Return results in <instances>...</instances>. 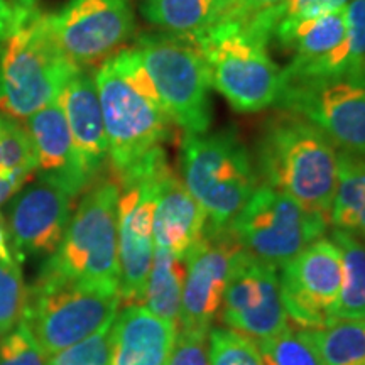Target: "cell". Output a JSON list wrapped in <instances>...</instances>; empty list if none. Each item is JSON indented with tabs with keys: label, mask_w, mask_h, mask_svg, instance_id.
<instances>
[{
	"label": "cell",
	"mask_w": 365,
	"mask_h": 365,
	"mask_svg": "<svg viewBox=\"0 0 365 365\" xmlns=\"http://www.w3.org/2000/svg\"><path fill=\"white\" fill-rule=\"evenodd\" d=\"M186 261L164 249H156L143 303L150 313L180 325Z\"/></svg>",
	"instance_id": "obj_23"
},
{
	"label": "cell",
	"mask_w": 365,
	"mask_h": 365,
	"mask_svg": "<svg viewBox=\"0 0 365 365\" xmlns=\"http://www.w3.org/2000/svg\"><path fill=\"white\" fill-rule=\"evenodd\" d=\"M112 323L100 331L93 333L88 339L51 355L48 365H108Z\"/></svg>",
	"instance_id": "obj_30"
},
{
	"label": "cell",
	"mask_w": 365,
	"mask_h": 365,
	"mask_svg": "<svg viewBox=\"0 0 365 365\" xmlns=\"http://www.w3.org/2000/svg\"><path fill=\"white\" fill-rule=\"evenodd\" d=\"M58 103L65 112L81 166L93 182L108 159L102 105L93 76L83 70L76 71L59 93Z\"/></svg>",
	"instance_id": "obj_19"
},
{
	"label": "cell",
	"mask_w": 365,
	"mask_h": 365,
	"mask_svg": "<svg viewBox=\"0 0 365 365\" xmlns=\"http://www.w3.org/2000/svg\"><path fill=\"white\" fill-rule=\"evenodd\" d=\"M349 43V78L365 81V0H352L345 7Z\"/></svg>",
	"instance_id": "obj_32"
},
{
	"label": "cell",
	"mask_w": 365,
	"mask_h": 365,
	"mask_svg": "<svg viewBox=\"0 0 365 365\" xmlns=\"http://www.w3.org/2000/svg\"><path fill=\"white\" fill-rule=\"evenodd\" d=\"M118 196L117 180H103L91 186L71 215L61 244L39 274L118 294Z\"/></svg>",
	"instance_id": "obj_4"
},
{
	"label": "cell",
	"mask_w": 365,
	"mask_h": 365,
	"mask_svg": "<svg viewBox=\"0 0 365 365\" xmlns=\"http://www.w3.org/2000/svg\"><path fill=\"white\" fill-rule=\"evenodd\" d=\"M222 322L255 344L286 330L287 314L277 267L240 247L228 276Z\"/></svg>",
	"instance_id": "obj_14"
},
{
	"label": "cell",
	"mask_w": 365,
	"mask_h": 365,
	"mask_svg": "<svg viewBox=\"0 0 365 365\" xmlns=\"http://www.w3.org/2000/svg\"><path fill=\"white\" fill-rule=\"evenodd\" d=\"M352 0H286L279 7L269 11L274 26L281 21H299L318 14L339 11L349 6Z\"/></svg>",
	"instance_id": "obj_34"
},
{
	"label": "cell",
	"mask_w": 365,
	"mask_h": 365,
	"mask_svg": "<svg viewBox=\"0 0 365 365\" xmlns=\"http://www.w3.org/2000/svg\"><path fill=\"white\" fill-rule=\"evenodd\" d=\"M176 336L175 323L144 304H127L112 323L108 365H166Z\"/></svg>",
	"instance_id": "obj_18"
},
{
	"label": "cell",
	"mask_w": 365,
	"mask_h": 365,
	"mask_svg": "<svg viewBox=\"0 0 365 365\" xmlns=\"http://www.w3.org/2000/svg\"><path fill=\"white\" fill-rule=\"evenodd\" d=\"M208 218L198 202L186 190L185 182L171 168L161 176L154 212V244L176 257H188L205 239Z\"/></svg>",
	"instance_id": "obj_20"
},
{
	"label": "cell",
	"mask_w": 365,
	"mask_h": 365,
	"mask_svg": "<svg viewBox=\"0 0 365 365\" xmlns=\"http://www.w3.org/2000/svg\"><path fill=\"white\" fill-rule=\"evenodd\" d=\"M323 365H365V319H335L331 325L304 330Z\"/></svg>",
	"instance_id": "obj_24"
},
{
	"label": "cell",
	"mask_w": 365,
	"mask_h": 365,
	"mask_svg": "<svg viewBox=\"0 0 365 365\" xmlns=\"http://www.w3.org/2000/svg\"><path fill=\"white\" fill-rule=\"evenodd\" d=\"M71 202L66 191L39 180L14 195L7 227L17 262L27 255L54 254L70 223Z\"/></svg>",
	"instance_id": "obj_16"
},
{
	"label": "cell",
	"mask_w": 365,
	"mask_h": 365,
	"mask_svg": "<svg viewBox=\"0 0 365 365\" xmlns=\"http://www.w3.org/2000/svg\"><path fill=\"white\" fill-rule=\"evenodd\" d=\"M140 14L149 24L193 39L227 14L225 0H140Z\"/></svg>",
	"instance_id": "obj_21"
},
{
	"label": "cell",
	"mask_w": 365,
	"mask_h": 365,
	"mask_svg": "<svg viewBox=\"0 0 365 365\" xmlns=\"http://www.w3.org/2000/svg\"><path fill=\"white\" fill-rule=\"evenodd\" d=\"M29 16H22L12 9L6 0H0V44H4L19 27L24 24Z\"/></svg>",
	"instance_id": "obj_36"
},
{
	"label": "cell",
	"mask_w": 365,
	"mask_h": 365,
	"mask_svg": "<svg viewBox=\"0 0 365 365\" xmlns=\"http://www.w3.org/2000/svg\"><path fill=\"white\" fill-rule=\"evenodd\" d=\"M286 314L298 327L317 330L336 318L344 284L341 250L331 237H319L281 267Z\"/></svg>",
	"instance_id": "obj_12"
},
{
	"label": "cell",
	"mask_w": 365,
	"mask_h": 365,
	"mask_svg": "<svg viewBox=\"0 0 365 365\" xmlns=\"http://www.w3.org/2000/svg\"><path fill=\"white\" fill-rule=\"evenodd\" d=\"M36 171V154L26 127L0 113V173L29 178Z\"/></svg>",
	"instance_id": "obj_26"
},
{
	"label": "cell",
	"mask_w": 365,
	"mask_h": 365,
	"mask_svg": "<svg viewBox=\"0 0 365 365\" xmlns=\"http://www.w3.org/2000/svg\"><path fill=\"white\" fill-rule=\"evenodd\" d=\"M118 307V294L39 274L27 291L22 322L51 357L110 325Z\"/></svg>",
	"instance_id": "obj_9"
},
{
	"label": "cell",
	"mask_w": 365,
	"mask_h": 365,
	"mask_svg": "<svg viewBox=\"0 0 365 365\" xmlns=\"http://www.w3.org/2000/svg\"><path fill=\"white\" fill-rule=\"evenodd\" d=\"M168 168L171 166L168 163L166 153L163 148H158L117 180L120 185L117 205L118 266H120L118 296L127 304L143 303L154 252H156L154 212H156L158 186Z\"/></svg>",
	"instance_id": "obj_8"
},
{
	"label": "cell",
	"mask_w": 365,
	"mask_h": 365,
	"mask_svg": "<svg viewBox=\"0 0 365 365\" xmlns=\"http://www.w3.org/2000/svg\"><path fill=\"white\" fill-rule=\"evenodd\" d=\"M239 242L227 228L207 230L205 239L186 257V277L182 287L180 327L181 330L210 331L222 312L228 276Z\"/></svg>",
	"instance_id": "obj_15"
},
{
	"label": "cell",
	"mask_w": 365,
	"mask_h": 365,
	"mask_svg": "<svg viewBox=\"0 0 365 365\" xmlns=\"http://www.w3.org/2000/svg\"><path fill=\"white\" fill-rule=\"evenodd\" d=\"M93 78L102 105L108 161L118 180L149 153L163 148L173 122L134 46L105 59Z\"/></svg>",
	"instance_id": "obj_2"
},
{
	"label": "cell",
	"mask_w": 365,
	"mask_h": 365,
	"mask_svg": "<svg viewBox=\"0 0 365 365\" xmlns=\"http://www.w3.org/2000/svg\"><path fill=\"white\" fill-rule=\"evenodd\" d=\"M0 261L2 262H17L14 250L11 249V234H9V227L2 215H0Z\"/></svg>",
	"instance_id": "obj_38"
},
{
	"label": "cell",
	"mask_w": 365,
	"mask_h": 365,
	"mask_svg": "<svg viewBox=\"0 0 365 365\" xmlns=\"http://www.w3.org/2000/svg\"><path fill=\"white\" fill-rule=\"evenodd\" d=\"M284 2L286 0H225L227 4L225 17L254 16V14H259V12L272 11V9L282 6Z\"/></svg>",
	"instance_id": "obj_35"
},
{
	"label": "cell",
	"mask_w": 365,
	"mask_h": 365,
	"mask_svg": "<svg viewBox=\"0 0 365 365\" xmlns=\"http://www.w3.org/2000/svg\"><path fill=\"white\" fill-rule=\"evenodd\" d=\"M27 291L19 262L0 261V339L24 319Z\"/></svg>",
	"instance_id": "obj_28"
},
{
	"label": "cell",
	"mask_w": 365,
	"mask_h": 365,
	"mask_svg": "<svg viewBox=\"0 0 365 365\" xmlns=\"http://www.w3.org/2000/svg\"><path fill=\"white\" fill-rule=\"evenodd\" d=\"M49 31L46 14L36 11L4 43L0 54V110L27 118L56 102L76 71Z\"/></svg>",
	"instance_id": "obj_6"
},
{
	"label": "cell",
	"mask_w": 365,
	"mask_h": 365,
	"mask_svg": "<svg viewBox=\"0 0 365 365\" xmlns=\"http://www.w3.org/2000/svg\"><path fill=\"white\" fill-rule=\"evenodd\" d=\"M210 360L212 365H266L257 344L230 328L210 331Z\"/></svg>",
	"instance_id": "obj_29"
},
{
	"label": "cell",
	"mask_w": 365,
	"mask_h": 365,
	"mask_svg": "<svg viewBox=\"0 0 365 365\" xmlns=\"http://www.w3.org/2000/svg\"><path fill=\"white\" fill-rule=\"evenodd\" d=\"M134 49L173 124L185 134L210 130L212 83L193 41L170 33H148L137 38Z\"/></svg>",
	"instance_id": "obj_7"
},
{
	"label": "cell",
	"mask_w": 365,
	"mask_h": 365,
	"mask_svg": "<svg viewBox=\"0 0 365 365\" xmlns=\"http://www.w3.org/2000/svg\"><path fill=\"white\" fill-rule=\"evenodd\" d=\"M266 365H323L322 359L304 330H286L271 339L257 341Z\"/></svg>",
	"instance_id": "obj_27"
},
{
	"label": "cell",
	"mask_w": 365,
	"mask_h": 365,
	"mask_svg": "<svg viewBox=\"0 0 365 365\" xmlns=\"http://www.w3.org/2000/svg\"><path fill=\"white\" fill-rule=\"evenodd\" d=\"M255 163L266 185L330 222L339 159L335 145L312 122L286 110L269 117L259 132Z\"/></svg>",
	"instance_id": "obj_3"
},
{
	"label": "cell",
	"mask_w": 365,
	"mask_h": 365,
	"mask_svg": "<svg viewBox=\"0 0 365 365\" xmlns=\"http://www.w3.org/2000/svg\"><path fill=\"white\" fill-rule=\"evenodd\" d=\"M166 365H212L210 333L203 330H181Z\"/></svg>",
	"instance_id": "obj_33"
},
{
	"label": "cell",
	"mask_w": 365,
	"mask_h": 365,
	"mask_svg": "<svg viewBox=\"0 0 365 365\" xmlns=\"http://www.w3.org/2000/svg\"><path fill=\"white\" fill-rule=\"evenodd\" d=\"M48 360L24 322L0 339V365H48Z\"/></svg>",
	"instance_id": "obj_31"
},
{
	"label": "cell",
	"mask_w": 365,
	"mask_h": 365,
	"mask_svg": "<svg viewBox=\"0 0 365 365\" xmlns=\"http://www.w3.org/2000/svg\"><path fill=\"white\" fill-rule=\"evenodd\" d=\"M24 127L36 154V180L58 186L73 198L88 188L91 180L81 166L58 100L27 117Z\"/></svg>",
	"instance_id": "obj_17"
},
{
	"label": "cell",
	"mask_w": 365,
	"mask_h": 365,
	"mask_svg": "<svg viewBox=\"0 0 365 365\" xmlns=\"http://www.w3.org/2000/svg\"><path fill=\"white\" fill-rule=\"evenodd\" d=\"M272 31L266 11L222 17L191 39L207 65L210 83L237 112H262L279 100L282 70L267 49Z\"/></svg>",
	"instance_id": "obj_1"
},
{
	"label": "cell",
	"mask_w": 365,
	"mask_h": 365,
	"mask_svg": "<svg viewBox=\"0 0 365 365\" xmlns=\"http://www.w3.org/2000/svg\"><path fill=\"white\" fill-rule=\"evenodd\" d=\"M339 180L330 210L333 228L365 240V156L336 150Z\"/></svg>",
	"instance_id": "obj_22"
},
{
	"label": "cell",
	"mask_w": 365,
	"mask_h": 365,
	"mask_svg": "<svg viewBox=\"0 0 365 365\" xmlns=\"http://www.w3.org/2000/svg\"><path fill=\"white\" fill-rule=\"evenodd\" d=\"M27 178L22 175H12V173H0V207L12 198L14 195L24 186Z\"/></svg>",
	"instance_id": "obj_37"
},
{
	"label": "cell",
	"mask_w": 365,
	"mask_h": 365,
	"mask_svg": "<svg viewBox=\"0 0 365 365\" xmlns=\"http://www.w3.org/2000/svg\"><path fill=\"white\" fill-rule=\"evenodd\" d=\"M328 223V218L309 212L291 196L262 182L230 222L228 230L242 249L279 269L325 235Z\"/></svg>",
	"instance_id": "obj_10"
},
{
	"label": "cell",
	"mask_w": 365,
	"mask_h": 365,
	"mask_svg": "<svg viewBox=\"0 0 365 365\" xmlns=\"http://www.w3.org/2000/svg\"><path fill=\"white\" fill-rule=\"evenodd\" d=\"M181 178L208 218V230H223L257 188V171L234 129L185 134Z\"/></svg>",
	"instance_id": "obj_5"
},
{
	"label": "cell",
	"mask_w": 365,
	"mask_h": 365,
	"mask_svg": "<svg viewBox=\"0 0 365 365\" xmlns=\"http://www.w3.org/2000/svg\"><path fill=\"white\" fill-rule=\"evenodd\" d=\"M330 237L344 259V284L336 318L365 319V240L339 228H333Z\"/></svg>",
	"instance_id": "obj_25"
},
{
	"label": "cell",
	"mask_w": 365,
	"mask_h": 365,
	"mask_svg": "<svg viewBox=\"0 0 365 365\" xmlns=\"http://www.w3.org/2000/svg\"><path fill=\"white\" fill-rule=\"evenodd\" d=\"M46 21L59 49L78 68L113 56L135 31L130 0H68L46 14Z\"/></svg>",
	"instance_id": "obj_13"
},
{
	"label": "cell",
	"mask_w": 365,
	"mask_h": 365,
	"mask_svg": "<svg viewBox=\"0 0 365 365\" xmlns=\"http://www.w3.org/2000/svg\"><path fill=\"white\" fill-rule=\"evenodd\" d=\"M276 105L312 122L339 150L365 156L364 80H282Z\"/></svg>",
	"instance_id": "obj_11"
},
{
	"label": "cell",
	"mask_w": 365,
	"mask_h": 365,
	"mask_svg": "<svg viewBox=\"0 0 365 365\" xmlns=\"http://www.w3.org/2000/svg\"><path fill=\"white\" fill-rule=\"evenodd\" d=\"M6 2L12 9H16L17 12L22 14V16H31V14L38 11V9H36V2H38V0H6Z\"/></svg>",
	"instance_id": "obj_39"
}]
</instances>
